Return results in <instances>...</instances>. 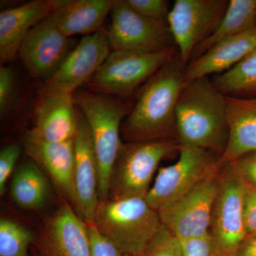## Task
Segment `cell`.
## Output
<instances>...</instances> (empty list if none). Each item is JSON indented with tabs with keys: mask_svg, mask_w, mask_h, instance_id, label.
Listing matches in <instances>:
<instances>
[{
	"mask_svg": "<svg viewBox=\"0 0 256 256\" xmlns=\"http://www.w3.org/2000/svg\"><path fill=\"white\" fill-rule=\"evenodd\" d=\"M73 94L46 92L36 110V126L32 130L48 142L73 141L78 126V112Z\"/></svg>",
	"mask_w": 256,
	"mask_h": 256,
	"instance_id": "cell-18",
	"label": "cell"
},
{
	"mask_svg": "<svg viewBox=\"0 0 256 256\" xmlns=\"http://www.w3.org/2000/svg\"><path fill=\"white\" fill-rule=\"evenodd\" d=\"M235 256H256V235L246 237Z\"/></svg>",
	"mask_w": 256,
	"mask_h": 256,
	"instance_id": "cell-34",
	"label": "cell"
},
{
	"mask_svg": "<svg viewBox=\"0 0 256 256\" xmlns=\"http://www.w3.org/2000/svg\"><path fill=\"white\" fill-rule=\"evenodd\" d=\"M256 28V0H230L220 26L197 45L190 62L196 60L216 44Z\"/></svg>",
	"mask_w": 256,
	"mask_h": 256,
	"instance_id": "cell-22",
	"label": "cell"
},
{
	"mask_svg": "<svg viewBox=\"0 0 256 256\" xmlns=\"http://www.w3.org/2000/svg\"><path fill=\"white\" fill-rule=\"evenodd\" d=\"M244 192V182L230 162L220 164V185L212 207L210 229L218 256H235L247 236Z\"/></svg>",
	"mask_w": 256,
	"mask_h": 256,
	"instance_id": "cell-7",
	"label": "cell"
},
{
	"mask_svg": "<svg viewBox=\"0 0 256 256\" xmlns=\"http://www.w3.org/2000/svg\"><path fill=\"white\" fill-rule=\"evenodd\" d=\"M138 14L156 21L168 22L170 9L166 0H126Z\"/></svg>",
	"mask_w": 256,
	"mask_h": 256,
	"instance_id": "cell-27",
	"label": "cell"
},
{
	"mask_svg": "<svg viewBox=\"0 0 256 256\" xmlns=\"http://www.w3.org/2000/svg\"><path fill=\"white\" fill-rule=\"evenodd\" d=\"M228 0H176L168 22L184 63L194 50L216 31L228 9Z\"/></svg>",
	"mask_w": 256,
	"mask_h": 256,
	"instance_id": "cell-10",
	"label": "cell"
},
{
	"mask_svg": "<svg viewBox=\"0 0 256 256\" xmlns=\"http://www.w3.org/2000/svg\"><path fill=\"white\" fill-rule=\"evenodd\" d=\"M256 47V28L216 44L185 67V82L225 73Z\"/></svg>",
	"mask_w": 256,
	"mask_h": 256,
	"instance_id": "cell-19",
	"label": "cell"
},
{
	"mask_svg": "<svg viewBox=\"0 0 256 256\" xmlns=\"http://www.w3.org/2000/svg\"><path fill=\"white\" fill-rule=\"evenodd\" d=\"M75 150L74 207L87 225L94 223L98 206V168L90 128L84 114L78 112V130L74 139Z\"/></svg>",
	"mask_w": 256,
	"mask_h": 256,
	"instance_id": "cell-15",
	"label": "cell"
},
{
	"mask_svg": "<svg viewBox=\"0 0 256 256\" xmlns=\"http://www.w3.org/2000/svg\"><path fill=\"white\" fill-rule=\"evenodd\" d=\"M178 150L174 140L122 144L111 173L108 200L144 198L160 162Z\"/></svg>",
	"mask_w": 256,
	"mask_h": 256,
	"instance_id": "cell-5",
	"label": "cell"
},
{
	"mask_svg": "<svg viewBox=\"0 0 256 256\" xmlns=\"http://www.w3.org/2000/svg\"><path fill=\"white\" fill-rule=\"evenodd\" d=\"M186 66L178 52L141 87L136 105L121 126L128 142L178 140L176 104L186 82Z\"/></svg>",
	"mask_w": 256,
	"mask_h": 256,
	"instance_id": "cell-1",
	"label": "cell"
},
{
	"mask_svg": "<svg viewBox=\"0 0 256 256\" xmlns=\"http://www.w3.org/2000/svg\"><path fill=\"white\" fill-rule=\"evenodd\" d=\"M182 256H218L210 233L180 240Z\"/></svg>",
	"mask_w": 256,
	"mask_h": 256,
	"instance_id": "cell-28",
	"label": "cell"
},
{
	"mask_svg": "<svg viewBox=\"0 0 256 256\" xmlns=\"http://www.w3.org/2000/svg\"><path fill=\"white\" fill-rule=\"evenodd\" d=\"M21 154V148L16 144L4 146L0 152V195H4L6 182L12 173Z\"/></svg>",
	"mask_w": 256,
	"mask_h": 256,
	"instance_id": "cell-29",
	"label": "cell"
},
{
	"mask_svg": "<svg viewBox=\"0 0 256 256\" xmlns=\"http://www.w3.org/2000/svg\"><path fill=\"white\" fill-rule=\"evenodd\" d=\"M63 0H35L0 13V60L11 62L28 32L52 16Z\"/></svg>",
	"mask_w": 256,
	"mask_h": 256,
	"instance_id": "cell-17",
	"label": "cell"
},
{
	"mask_svg": "<svg viewBox=\"0 0 256 256\" xmlns=\"http://www.w3.org/2000/svg\"><path fill=\"white\" fill-rule=\"evenodd\" d=\"M220 168L184 196L158 210L162 225L178 240L210 233L212 207L220 185Z\"/></svg>",
	"mask_w": 256,
	"mask_h": 256,
	"instance_id": "cell-11",
	"label": "cell"
},
{
	"mask_svg": "<svg viewBox=\"0 0 256 256\" xmlns=\"http://www.w3.org/2000/svg\"><path fill=\"white\" fill-rule=\"evenodd\" d=\"M228 162L245 184L256 190V152Z\"/></svg>",
	"mask_w": 256,
	"mask_h": 256,
	"instance_id": "cell-30",
	"label": "cell"
},
{
	"mask_svg": "<svg viewBox=\"0 0 256 256\" xmlns=\"http://www.w3.org/2000/svg\"><path fill=\"white\" fill-rule=\"evenodd\" d=\"M74 102L86 120L92 134L98 168L100 202L108 198L112 168L122 148L120 132L128 106L110 98L79 90L73 94Z\"/></svg>",
	"mask_w": 256,
	"mask_h": 256,
	"instance_id": "cell-4",
	"label": "cell"
},
{
	"mask_svg": "<svg viewBox=\"0 0 256 256\" xmlns=\"http://www.w3.org/2000/svg\"><path fill=\"white\" fill-rule=\"evenodd\" d=\"M108 33L112 50L154 53L176 46L168 22L138 14L126 0H116Z\"/></svg>",
	"mask_w": 256,
	"mask_h": 256,
	"instance_id": "cell-9",
	"label": "cell"
},
{
	"mask_svg": "<svg viewBox=\"0 0 256 256\" xmlns=\"http://www.w3.org/2000/svg\"><path fill=\"white\" fill-rule=\"evenodd\" d=\"M12 198L24 210H38L50 197V186L41 168L34 161L24 163L18 170L10 186Z\"/></svg>",
	"mask_w": 256,
	"mask_h": 256,
	"instance_id": "cell-23",
	"label": "cell"
},
{
	"mask_svg": "<svg viewBox=\"0 0 256 256\" xmlns=\"http://www.w3.org/2000/svg\"><path fill=\"white\" fill-rule=\"evenodd\" d=\"M68 48L69 37L62 33L50 16L28 32L18 55L34 78L50 79L70 53Z\"/></svg>",
	"mask_w": 256,
	"mask_h": 256,
	"instance_id": "cell-13",
	"label": "cell"
},
{
	"mask_svg": "<svg viewBox=\"0 0 256 256\" xmlns=\"http://www.w3.org/2000/svg\"><path fill=\"white\" fill-rule=\"evenodd\" d=\"M176 118L180 146L206 150L222 156L229 138L226 96L208 77L185 82Z\"/></svg>",
	"mask_w": 256,
	"mask_h": 256,
	"instance_id": "cell-2",
	"label": "cell"
},
{
	"mask_svg": "<svg viewBox=\"0 0 256 256\" xmlns=\"http://www.w3.org/2000/svg\"><path fill=\"white\" fill-rule=\"evenodd\" d=\"M143 256H182L180 240L162 225Z\"/></svg>",
	"mask_w": 256,
	"mask_h": 256,
	"instance_id": "cell-26",
	"label": "cell"
},
{
	"mask_svg": "<svg viewBox=\"0 0 256 256\" xmlns=\"http://www.w3.org/2000/svg\"><path fill=\"white\" fill-rule=\"evenodd\" d=\"M178 152L176 162L160 168L154 184L144 197L158 212L184 196L220 169V156L212 152L180 146Z\"/></svg>",
	"mask_w": 256,
	"mask_h": 256,
	"instance_id": "cell-6",
	"label": "cell"
},
{
	"mask_svg": "<svg viewBox=\"0 0 256 256\" xmlns=\"http://www.w3.org/2000/svg\"><path fill=\"white\" fill-rule=\"evenodd\" d=\"M226 100L229 138L220 164L256 152V97Z\"/></svg>",
	"mask_w": 256,
	"mask_h": 256,
	"instance_id": "cell-20",
	"label": "cell"
},
{
	"mask_svg": "<svg viewBox=\"0 0 256 256\" xmlns=\"http://www.w3.org/2000/svg\"><path fill=\"white\" fill-rule=\"evenodd\" d=\"M38 256H92L88 225L64 202L37 240Z\"/></svg>",
	"mask_w": 256,
	"mask_h": 256,
	"instance_id": "cell-14",
	"label": "cell"
},
{
	"mask_svg": "<svg viewBox=\"0 0 256 256\" xmlns=\"http://www.w3.org/2000/svg\"><path fill=\"white\" fill-rule=\"evenodd\" d=\"M212 82L227 97H256V47L233 68L216 76Z\"/></svg>",
	"mask_w": 256,
	"mask_h": 256,
	"instance_id": "cell-24",
	"label": "cell"
},
{
	"mask_svg": "<svg viewBox=\"0 0 256 256\" xmlns=\"http://www.w3.org/2000/svg\"><path fill=\"white\" fill-rule=\"evenodd\" d=\"M116 0H63L52 16L67 37L100 30Z\"/></svg>",
	"mask_w": 256,
	"mask_h": 256,
	"instance_id": "cell-21",
	"label": "cell"
},
{
	"mask_svg": "<svg viewBox=\"0 0 256 256\" xmlns=\"http://www.w3.org/2000/svg\"><path fill=\"white\" fill-rule=\"evenodd\" d=\"M14 88V70L9 66L0 67V111L2 116L9 110Z\"/></svg>",
	"mask_w": 256,
	"mask_h": 256,
	"instance_id": "cell-32",
	"label": "cell"
},
{
	"mask_svg": "<svg viewBox=\"0 0 256 256\" xmlns=\"http://www.w3.org/2000/svg\"><path fill=\"white\" fill-rule=\"evenodd\" d=\"M107 32L100 30L82 38L47 82L46 92L74 94L90 82L110 54Z\"/></svg>",
	"mask_w": 256,
	"mask_h": 256,
	"instance_id": "cell-12",
	"label": "cell"
},
{
	"mask_svg": "<svg viewBox=\"0 0 256 256\" xmlns=\"http://www.w3.org/2000/svg\"><path fill=\"white\" fill-rule=\"evenodd\" d=\"M24 144L26 154L48 173L54 182L74 206V140L66 142H46L38 138L31 130L25 134Z\"/></svg>",
	"mask_w": 256,
	"mask_h": 256,
	"instance_id": "cell-16",
	"label": "cell"
},
{
	"mask_svg": "<svg viewBox=\"0 0 256 256\" xmlns=\"http://www.w3.org/2000/svg\"><path fill=\"white\" fill-rule=\"evenodd\" d=\"M178 52L174 46L154 53L112 50L90 80L98 92L128 96Z\"/></svg>",
	"mask_w": 256,
	"mask_h": 256,
	"instance_id": "cell-8",
	"label": "cell"
},
{
	"mask_svg": "<svg viewBox=\"0 0 256 256\" xmlns=\"http://www.w3.org/2000/svg\"><path fill=\"white\" fill-rule=\"evenodd\" d=\"M92 256H131L120 250L99 233L94 224L88 225Z\"/></svg>",
	"mask_w": 256,
	"mask_h": 256,
	"instance_id": "cell-31",
	"label": "cell"
},
{
	"mask_svg": "<svg viewBox=\"0 0 256 256\" xmlns=\"http://www.w3.org/2000/svg\"><path fill=\"white\" fill-rule=\"evenodd\" d=\"M94 226L124 254L143 256L162 224L158 210L141 197L99 202Z\"/></svg>",
	"mask_w": 256,
	"mask_h": 256,
	"instance_id": "cell-3",
	"label": "cell"
},
{
	"mask_svg": "<svg viewBox=\"0 0 256 256\" xmlns=\"http://www.w3.org/2000/svg\"><path fill=\"white\" fill-rule=\"evenodd\" d=\"M244 218L247 236L256 235V190L244 184Z\"/></svg>",
	"mask_w": 256,
	"mask_h": 256,
	"instance_id": "cell-33",
	"label": "cell"
},
{
	"mask_svg": "<svg viewBox=\"0 0 256 256\" xmlns=\"http://www.w3.org/2000/svg\"><path fill=\"white\" fill-rule=\"evenodd\" d=\"M34 242V236L28 228L14 220L1 218L0 256H28V249Z\"/></svg>",
	"mask_w": 256,
	"mask_h": 256,
	"instance_id": "cell-25",
	"label": "cell"
}]
</instances>
